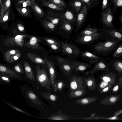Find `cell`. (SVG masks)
<instances>
[{
    "label": "cell",
    "instance_id": "obj_1",
    "mask_svg": "<svg viewBox=\"0 0 122 122\" xmlns=\"http://www.w3.org/2000/svg\"><path fill=\"white\" fill-rule=\"evenodd\" d=\"M61 46V55L66 56L69 60H73L76 59L80 56L82 52L78 47L70 43L62 42Z\"/></svg>",
    "mask_w": 122,
    "mask_h": 122
},
{
    "label": "cell",
    "instance_id": "obj_2",
    "mask_svg": "<svg viewBox=\"0 0 122 122\" xmlns=\"http://www.w3.org/2000/svg\"><path fill=\"white\" fill-rule=\"evenodd\" d=\"M60 71L66 76L69 78L73 70L71 61L58 55L53 56Z\"/></svg>",
    "mask_w": 122,
    "mask_h": 122
},
{
    "label": "cell",
    "instance_id": "obj_3",
    "mask_svg": "<svg viewBox=\"0 0 122 122\" xmlns=\"http://www.w3.org/2000/svg\"><path fill=\"white\" fill-rule=\"evenodd\" d=\"M35 68L36 78L38 83L46 89L50 90L51 85L47 70L41 68L40 65L36 66Z\"/></svg>",
    "mask_w": 122,
    "mask_h": 122
},
{
    "label": "cell",
    "instance_id": "obj_4",
    "mask_svg": "<svg viewBox=\"0 0 122 122\" xmlns=\"http://www.w3.org/2000/svg\"><path fill=\"white\" fill-rule=\"evenodd\" d=\"M104 37V36L102 31L91 35L76 36L74 41L79 45L90 46L96 41Z\"/></svg>",
    "mask_w": 122,
    "mask_h": 122
},
{
    "label": "cell",
    "instance_id": "obj_5",
    "mask_svg": "<svg viewBox=\"0 0 122 122\" xmlns=\"http://www.w3.org/2000/svg\"><path fill=\"white\" fill-rule=\"evenodd\" d=\"M119 42L114 40H108L104 42L99 41L97 43L92 46L95 53H102L112 50Z\"/></svg>",
    "mask_w": 122,
    "mask_h": 122
},
{
    "label": "cell",
    "instance_id": "obj_6",
    "mask_svg": "<svg viewBox=\"0 0 122 122\" xmlns=\"http://www.w3.org/2000/svg\"><path fill=\"white\" fill-rule=\"evenodd\" d=\"M73 30V27L70 23L63 19L61 21L59 27L57 29V31L62 37L69 39L71 37Z\"/></svg>",
    "mask_w": 122,
    "mask_h": 122
},
{
    "label": "cell",
    "instance_id": "obj_7",
    "mask_svg": "<svg viewBox=\"0 0 122 122\" xmlns=\"http://www.w3.org/2000/svg\"><path fill=\"white\" fill-rule=\"evenodd\" d=\"M32 36L27 35H19L15 36L9 37L4 40L3 43L8 46H23V41L25 38H30Z\"/></svg>",
    "mask_w": 122,
    "mask_h": 122
},
{
    "label": "cell",
    "instance_id": "obj_8",
    "mask_svg": "<svg viewBox=\"0 0 122 122\" xmlns=\"http://www.w3.org/2000/svg\"><path fill=\"white\" fill-rule=\"evenodd\" d=\"M102 31L104 37L106 38L117 41L119 43H122V32L116 29L115 27H106Z\"/></svg>",
    "mask_w": 122,
    "mask_h": 122
},
{
    "label": "cell",
    "instance_id": "obj_9",
    "mask_svg": "<svg viewBox=\"0 0 122 122\" xmlns=\"http://www.w3.org/2000/svg\"><path fill=\"white\" fill-rule=\"evenodd\" d=\"M85 79L80 76L73 75L70 79V91L86 89Z\"/></svg>",
    "mask_w": 122,
    "mask_h": 122
},
{
    "label": "cell",
    "instance_id": "obj_10",
    "mask_svg": "<svg viewBox=\"0 0 122 122\" xmlns=\"http://www.w3.org/2000/svg\"><path fill=\"white\" fill-rule=\"evenodd\" d=\"M111 3L107 8L102 12L101 20L105 27H115L113 23V13L112 10Z\"/></svg>",
    "mask_w": 122,
    "mask_h": 122
},
{
    "label": "cell",
    "instance_id": "obj_11",
    "mask_svg": "<svg viewBox=\"0 0 122 122\" xmlns=\"http://www.w3.org/2000/svg\"><path fill=\"white\" fill-rule=\"evenodd\" d=\"M82 60L91 64L96 63L101 59L99 56L87 50L82 52L80 56Z\"/></svg>",
    "mask_w": 122,
    "mask_h": 122
},
{
    "label": "cell",
    "instance_id": "obj_12",
    "mask_svg": "<svg viewBox=\"0 0 122 122\" xmlns=\"http://www.w3.org/2000/svg\"><path fill=\"white\" fill-rule=\"evenodd\" d=\"M45 60L48 70L51 83L52 85L54 81L56 80V77L55 64L53 61L49 60L46 57H45Z\"/></svg>",
    "mask_w": 122,
    "mask_h": 122
},
{
    "label": "cell",
    "instance_id": "obj_13",
    "mask_svg": "<svg viewBox=\"0 0 122 122\" xmlns=\"http://www.w3.org/2000/svg\"><path fill=\"white\" fill-rule=\"evenodd\" d=\"M87 10V7L86 4H84L77 17L76 27L74 31L75 33H76L81 27L86 15Z\"/></svg>",
    "mask_w": 122,
    "mask_h": 122
},
{
    "label": "cell",
    "instance_id": "obj_14",
    "mask_svg": "<svg viewBox=\"0 0 122 122\" xmlns=\"http://www.w3.org/2000/svg\"><path fill=\"white\" fill-rule=\"evenodd\" d=\"M95 63L93 68L86 71V74L92 75L99 71H108V66L104 62L101 61V59Z\"/></svg>",
    "mask_w": 122,
    "mask_h": 122
},
{
    "label": "cell",
    "instance_id": "obj_15",
    "mask_svg": "<svg viewBox=\"0 0 122 122\" xmlns=\"http://www.w3.org/2000/svg\"><path fill=\"white\" fill-rule=\"evenodd\" d=\"M41 41V40L39 38L32 36L28 41L24 43L23 46L27 48L38 50L41 48L39 44Z\"/></svg>",
    "mask_w": 122,
    "mask_h": 122
},
{
    "label": "cell",
    "instance_id": "obj_16",
    "mask_svg": "<svg viewBox=\"0 0 122 122\" xmlns=\"http://www.w3.org/2000/svg\"><path fill=\"white\" fill-rule=\"evenodd\" d=\"M73 70L83 71L92 67L91 64L78 61H71Z\"/></svg>",
    "mask_w": 122,
    "mask_h": 122
},
{
    "label": "cell",
    "instance_id": "obj_17",
    "mask_svg": "<svg viewBox=\"0 0 122 122\" xmlns=\"http://www.w3.org/2000/svg\"><path fill=\"white\" fill-rule=\"evenodd\" d=\"M72 117L62 113L61 111L54 113L46 118L52 120H68L73 119Z\"/></svg>",
    "mask_w": 122,
    "mask_h": 122
},
{
    "label": "cell",
    "instance_id": "obj_18",
    "mask_svg": "<svg viewBox=\"0 0 122 122\" xmlns=\"http://www.w3.org/2000/svg\"><path fill=\"white\" fill-rule=\"evenodd\" d=\"M26 94L29 99L35 105L39 106H42V105L41 101L32 91L28 90L26 91Z\"/></svg>",
    "mask_w": 122,
    "mask_h": 122
},
{
    "label": "cell",
    "instance_id": "obj_19",
    "mask_svg": "<svg viewBox=\"0 0 122 122\" xmlns=\"http://www.w3.org/2000/svg\"><path fill=\"white\" fill-rule=\"evenodd\" d=\"M26 55L31 61L35 64L46 65L45 60L43 59L35 53H28L26 54Z\"/></svg>",
    "mask_w": 122,
    "mask_h": 122
},
{
    "label": "cell",
    "instance_id": "obj_20",
    "mask_svg": "<svg viewBox=\"0 0 122 122\" xmlns=\"http://www.w3.org/2000/svg\"><path fill=\"white\" fill-rule=\"evenodd\" d=\"M86 86L91 91H95L96 89L97 85L94 77L90 76L84 78Z\"/></svg>",
    "mask_w": 122,
    "mask_h": 122
},
{
    "label": "cell",
    "instance_id": "obj_21",
    "mask_svg": "<svg viewBox=\"0 0 122 122\" xmlns=\"http://www.w3.org/2000/svg\"><path fill=\"white\" fill-rule=\"evenodd\" d=\"M98 98L96 97H87L77 100L75 102L79 105L84 106L94 102Z\"/></svg>",
    "mask_w": 122,
    "mask_h": 122
},
{
    "label": "cell",
    "instance_id": "obj_22",
    "mask_svg": "<svg viewBox=\"0 0 122 122\" xmlns=\"http://www.w3.org/2000/svg\"><path fill=\"white\" fill-rule=\"evenodd\" d=\"M23 63L25 71L27 77L31 81H34L36 79V77L30 66L25 61H24Z\"/></svg>",
    "mask_w": 122,
    "mask_h": 122
},
{
    "label": "cell",
    "instance_id": "obj_23",
    "mask_svg": "<svg viewBox=\"0 0 122 122\" xmlns=\"http://www.w3.org/2000/svg\"><path fill=\"white\" fill-rule=\"evenodd\" d=\"M0 71L1 72L8 75L10 76L19 78L20 76L14 71L8 67L3 65H0Z\"/></svg>",
    "mask_w": 122,
    "mask_h": 122
},
{
    "label": "cell",
    "instance_id": "obj_24",
    "mask_svg": "<svg viewBox=\"0 0 122 122\" xmlns=\"http://www.w3.org/2000/svg\"><path fill=\"white\" fill-rule=\"evenodd\" d=\"M120 97L118 96H113L104 98L100 102V103L104 105H109L114 104Z\"/></svg>",
    "mask_w": 122,
    "mask_h": 122
},
{
    "label": "cell",
    "instance_id": "obj_25",
    "mask_svg": "<svg viewBox=\"0 0 122 122\" xmlns=\"http://www.w3.org/2000/svg\"><path fill=\"white\" fill-rule=\"evenodd\" d=\"M100 31L97 28L93 27H89L81 31L77 34L76 36L91 35Z\"/></svg>",
    "mask_w": 122,
    "mask_h": 122
},
{
    "label": "cell",
    "instance_id": "obj_26",
    "mask_svg": "<svg viewBox=\"0 0 122 122\" xmlns=\"http://www.w3.org/2000/svg\"><path fill=\"white\" fill-rule=\"evenodd\" d=\"M52 85V88L54 91L61 92L66 86V84L63 81L58 80H55Z\"/></svg>",
    "mask_w": 122,
    "mask_h": 122
},
{
    "label": "cell",
    "instance_id": "obj_27",
    "mask_svg": "<svg viewBox=\"0 0 122 122\" xmlns=\"http://www.w3.org/2000/svg\"><path fill=\"white\" fill-rule=\"evenodd\" d=\"M100 78L102 81L108 82L113 84L115 83L116 80V77L113 73L104 74L101 76Z\"/></svg>",
    "mask_w": 122,
    "mask_h": 122
},
{
    "label": "cell",
    "instance_id": "obj_28",
    "mask_svg": "<svg viewBox=\"0 0 122 122\" xmlns=\"http://www.w3.org/2000/svg\"><path fill=\"white\" fill-rule=\"evenodd\" d=\"M30 6L36 15L41 18H42L45 16V13L43 11L36 2H33Z\"/></svg>",
    "mask_w": 122,
    "mask_h": 122
},
{
    "label": "cell",
    "instance_id": "obj_29",
    "mask_svg": "<svg viewBox=\"0 0 122 122\" xmlns=\"http://www.w3.org/2000/svg\"><path fill=\"white\" fill-rule=\"evenodd\" d=\"M41 94L45 99L52 102H55L58 98L56 95L53 94L51 92H41Z\"/></svg>",
    "mask_w": 122,
    "mask_h": 122
},
{
    "label": "cell",
    "instance_id": "obj_30",
    "mask_svg": "<svg viewBox=\"0 0 122 122\" xmlns=\"http://www.w3.org/2000/svg\"><path fill=\"white\" fill-rule=\"evenodd\" d=\"M87 92L85 89H81L70 92L69 95L70 97L72 98H78L85 95Z\"/></svg>",
    "mask_w": 122,
    "mask_h": 122
},
{
    "label": "cell",
    "instance_id": "obj_31",
    "mask_svg": "<svg viewBox=\"0 0 122 122\" xmlns=\"http://www.w3.org/2000/svg\"><path fill=\"white\" fill-rule=\"evenodd\" d=\"M42 4L44 6H47L52 9L60 11L64 10L63 8L59 7L47 1L43 0L42 1Z\"/></svg>",
    "mask_w": 122,
    "mask_h": 122
},
{
    "label": "cell",
    "instance_id": "obj_32",
    "mask_svg": "<svg viewBox=\"0 0 122 122\" xmlns=\"http://www.w3.org/2000/svg\"><path fill=\"white\" fill-rule=\"evenodd\" d=\"M42 23L44 26L47 29L52 32L57 31V28L55 25L51 22L47 20H44Z\"/></svg>",
    "mask_w": 122,
    "mask_h": 122
},
{
    "label": "cell",
    "instance_id": "obj_33",
    "mask_svg": "<svg viewBox=\"0 0 122 122\" xmlns=\"http://www.w3.org/2000/svg\"><path fill=\"white\" fill-rule=\"evenodd\" d=\"M112 4L113 6L112 11L113 14H116L118 8L122 7V0H109Z\"/></svg>",
    "mask_w": 122,
    "mask_h": 122
},
{
    "label": "cell",
    "instance_id": "obj_34",
    "mask_svg": "<svg viewBox=\"0 0 122 122\" xmlns=\"http://www.w3.org/2000/svg\"><path fill=\"white\" fill-rule=\"evenodd\" d=\"M33 1L30 0H20L15 3L16 7H26L30 6Z\"/></svg>",
    "mask_w": 122,
    "mask_h": 122
},
{
    "label": "cell",
    "instance_id": "obj_35",
    "mask_svg": "<svg viewBox=\"0 0 122 122\" xmlns=\"http://www.w3.org/2000/svg\"><path fill=\"white\" fill-rule=\"evenodd\" d=\"M64 19L69 21L71 23H74L75 19L74 15L70 11H66L62 15Z\"/></svg>",
    "mask_w": 122,
    "mask_h": 122
},
{
    "label": "cell",
    "instance_id": "obj_36",
    "mask_svg": "<svg viewBox=\"0 0 122 122\" xmlns=\"http://www.w3.org/2000/svg\"><path fill=\"white\" fill-rule=\"evenodd\" d=\"M82 2L80 0H75L71 3V5L74 8L77 14L81 8Z\"/></svg>",
    "mask_w": 122,
    "mask_h": 122
},
{
    "label": "cell",
    "instance_id": "obj_37",
    "mask_svg": "<svg viewBox=\"0 0 122 122\" xmlns=\"http://www.w3.org/2000/svg\"><path fill=\"white\" fill-rule=\"evenodd\" d=\"M20 51L19 50L16 49H11L8 50L4 53V57L7 61L12 56L16 54Z\"/></svg>",
    "mask_w": 122,
    "mask_h": 122
},
{
    "label": "cell",
    "instance_id": "obj_38",
    "mask_svg": "<svg viewBox=\"0 0 122 122\" xmlns=\"http://www.w3.org/2000/svg\"><path fill=\"white\" fill-rule=\"evenodd\" d=\"M16 8L18 12L22 15L27 16L30 15V10L27 8L22 7H16Z\"/></svg>",
    "mask_w": 122,
    "mask_h": 122
},
{
    "label": "cell",
    "instance_id": "obj_39",
    "mask_svg": "<svg viewBox=\"0 0 122 122\" xmlns=\"http://www.w3.org/2000/svg\"><path fill=\"white\" fill-rule=\"evenodd\" d=\"M2 101L4 102L5 103H6L9 106H10V107H12L13 108L19 111H20L22 113H23L28 115H29L34 117H35L34 116H33V115L28 113L27 112L23 110V109H21L18 107H17L14 105L13 104H12L10 103L9 102H8L6 101H3V100H2Z\"/></svg>",
    "mask_w": 122,
    "mask_h": 122
},
{
    "label": "cell",
    "instance_id": "obj_40",
    "mask_svg": "<svg viewBox=\"0 0 122 122\" xmlns=\"http://www.w3.org/2000/svg\"><path fill=\"white\" fill-rule=\"evenodd\" d=\"M113 66L114 68L118 72L122 73V62L120 61H117L114 62Z\"/></svg>",
    "mask_w": 122,
    "mask_h": 122
},
{
    "label": "cell",
    "instance_id": "obj_41",
    "mask_svg": "<svg viewBox=\"0 0 122 122\" xmlns=\"http://www.w3.org/2000/svg\"><path fill=\"white\" fill-rule=\"evenodd\" d=\"M47 1L60 7L65 8L66 7V4L62 0H47Z\"/></svg>",
    "mask_w": 122,
    "mask_h": 122
},
{
    "label": "cell",
    "instance_id": "obj_42",
    "mask_svg": "<svg viewBox=\"0 0 122 122\" xmlns=\"http://www.w3.org/2000/svg\"><path fill=\"white\" fill-rule=\"evenodd\" d=\"M21 55V53L20 51L18 53L10 56L7 61L9 63L14 62L19 59Z\"/></svg>",
    "mask_w": 122,
    "mask_h": 122
},
{
    "label": "cell",
    "instance_id": "obj_43",
    "mask_svg": "<svg viewBox=\"0 0 122 122\" xmlns=\"http://www.w3.org/2000/svg\"><path fill=\"white\" fill-rule=\"evenodd\" d=\"M44 40L48 44H56L57 45H61V44L62 42L59 41L58 39L51 38H44Z\"/></svg>",
    "mask_w": 122,
    "mask_h": 122
},
{
    "label": "cell",
    "instance_id": "obj_44",
    "mask_svg": "<svg viewBox=\"0 0 122 122\" xmlns=\"http://www.w3.org/2000/svg\"><path fill=\"white\" fill-rule=\"evenodd\" d=\"M50 48L53 51L58 53L61 52L62 49V46L61 45H57L56 44H48Z\"/></svg>",
    "mask_w": 122,
    "mask_h": 122
},
{
    "label": "cell",
    "instance_id": "obj_45",
    "mask_svg": "<svg viewBox=\"0 0 122 122\" xmlns=\"http://www.w3.org/2000/svg\"><path fill=\"white\" fill-rule=\"evenodd\" d=\"M111 84H113L110 82L102 81L98 85V88L99 92L103 89Z\"/></svg>",
    "mask_w": 122,
    "mask_h": 122
},
{
    "label": "cell",
    "instance_id": "obj_46",
    "mask_svg": "<svg viewBox=\"0 0 122 122\" xmlns=\"http://www.w3.org/2000/svg\"><path fill=\"white\" fill-rule=\"evenodd\" d=\"M47 18L51 22L55 25H57L58 24L59 22L61 19V18L52 17L49 16H47Z\"/></svg>",
    "mask_w": 122,
    "mask_h": 122
},
{
    "label": "cell",
    "instance_id": "obj_47",
    "mask_svg": "<svg viewBox=\"0 0 122 122\" xmlns=\"http://www.w3.org/2000/svg\"><path fill=\"white\" fill-rule=\"evenodd\" d=\"M122 55V44L120 45L116 49L113 54V56L118 57Z\"/></svg>",
    "mask_w": 122,
    "mask_h": 122
},
{
    "label": "cell",
    "instance_id": "obj_48",
    "mask_svg": "<svg viewBox=\"0 0 122 122\" xmlns=\"http://www.w3.org/2000/svg\"><path fill=\"white\" fill-rule=\"evenodd\" d=\"M14 69L16 72L20 74H23L24 71L21 65L20 64H18L15 66Z\"/></svg>",
    "mask_w": 122,
    "mask_h": 122
},
{
    "label": "cell",
    "instance_id": "obj_49",
    "mask_svg": "<svg viewBox=\"0 0 122 122\" xmlns=\"http://www.w3.org/2000/svg\"><path fill=\"white\" fill-rule=\"evenodd\" d=\"M11 4V0H5L3 1V4L5 12L9 8Z\"/></svg>",
    "mask_w": 122,
    "mask_h": 122
},
{
    "label": "cell",
    "instance_id": "obj_50",
    "mask_svg": "<svg viewBox=\"0 0 122 122\" xmlns=\"http://www.w3.org/2000/svg\"><path fill=\"white\" fill-rule=\"evenodd\" d=\"M0 5V22L1 23H2L3 19L5 15L3 3H1V4Z\"/></svg>",
    "mask_w": 122,
    "mask_h": 122
},
{
    "label": "cell",
    "instance_id": "obj_51",
    "mask_svg": "<svg viewBox=\"0 0 122 122\" xmlns=\"http://www.w3.org/2000/svg\"><path fill=\"white\" fill-rule=\"evenodd\" d=\"M109 0H102V12L105 10L108 6Z\"/></svg>",
    "mask_w": 122,
    "mask_h": 122
},
{
    "label": "cell",
    "instance_id": "obj_52",
    "mask_svg": "<svg viewBox=\"0 0 122 122\" xmlns=\"http://www.w3.org/2000/svg\"><path fill=\"white\" fill-rule=\"evenodd\" d=\"M10 10V8H9L7 11L6 12V13L3 17L2 23L8 20Z\"/></svg>",
    "mask_w": 122,
    "mask_h": 122
},
{
    "label": "cell",
    "instance_id": "obj_53",
    "mask_svg": "<svg viewBox=\"0 0 122 122\" xmlns=\"http://www.w3.org/2000/svg\"><path fill=\"white\" fill-rule=\"evenodd\" d=\"M0 80L1 81H4L8 83L10 81V79L8 77L3 76H0Z\"/></svg>",
    "mask_w": 122,
    "mask_h": 122
},
{
    "label": "cell",
    "instance_id": "obj_54",
    "mask_svg": "<svg viewBox=\"0 0 122 122\" xmlns=\"http://www.w3.org/2000/svg\"><path fill=\"white\" fill-rule=\"evenodd\" d=\"M19 30L21 32H23L25 31V28L24 26L21 24L17 23L16 24Z\"/></svg>",
    "mask_w": 122,
    "mask_h": 122
},
{
    "label": "cell",
    "instance_id": "obj_55",
    "mask_svg": "<svg viewBox=\"0 0 122 122\" xmlns=\"http://www.w3.org/2000/svg\"><path fill=\"white\" fill-rule=\"evenodd\" d=\"M113 84H111L103 89L100 92L101 93H103L107 92Z\"/></svg>",
    "mask_w": 122,
    "mask_h": 122
},
{
    "label": "cell",
    "instance_id": "obj_56",
    "mask_svg": "<svg viewBox=\"0 0 122 122\" xmlns=\"http://www.w3.org/2000/svg\"><path fill=\"white\" fill-rule=\"evenodd\" d=\"M82 2H84L87 4L89 6L91 5V3L92 2V0H80Z\"/></svg>",
    "mask_w": 122,
    "mask_h": 122
},
{
    "label": "cell",
    "instance_id": "obj_57",
    "mask_svg": "<svg viewBox=\"0 0 122 122\" xmlns=\"http://www.w3.org/2000/svg\"><path fill=\"white\" fill-rule=\"evenodd\" d=\"M119 88V85H116L112 89L113 92H117Z\"/></svg>",
    "mask_w": 122,
    "mask_h": 122
},
{
    "label": "cell",
    "instance_id": "obj_58",
    "mask_svg": "<svg viewBox=\"0 0 122 122\" xmlns=\"http://www.w3.org/2000/svg\"><path fill=\"white\" fill-rule=\"evenodd\" d=\"M120 11L121 14L119 16V20L121 23L122 24V9H121Z\"/></svg>",
    "mask_w": 122,
    "mask_h": 122
},
{
    "label": "cell",
    "instance_id": "obj_59",
    "mask_svg": "<svg viewBox=\"0 0 122 122\" xmlns=\"http://www.w3.org/2000/svg\"><path fill=\"white\" fill-rule=\"evenodd\" d=\"M119 84L122 86V76H120L119 78Z\"/></svg>",
    "mask_w": 122,
    "mask_h": 122
},
{
    "label": "cell",
    "instance_id": "obj_60",
    "mask_svg": "<svg viewBox=\"0 0 122 122\" xmlns=\"http://www.w3.org/2000/svg\"><path fill=\"white\" fill-rule=\"evenodd\" d=\"M118 30L119 31L122 32V27Z\"/></svg>",
    "mask_w": 122,
    "mask_h": 122
},
{
    "label": "cell",
    "instance_id": "obj_61",
    "mask_svg": "<svg viewBox=\"0 0 122 122\" xmlns=\"http://www.w3.org/2000/svg\"><path fill=\"white\" fill-rule=\"evenodd\" d=\"M98 0H92V2H96L97 1H98Z\"/></svg>",
    "mask_w": 122,
    "mask_h": 122
},
{
    "label": "cell",
    "instance_id": "obj_62",
    "mask_svg": "<svg viewBox=\"0 0 122 122\" xmlns=\"http://www.w3.org/2000/svg\"><path fill=\"white\" fill-rule=\"evenodd\" d=\"M30 0L32 1L35 2V0Z\"/></svg>",
    "mask_w": 122,
    "mask_h": 122
},
{
    "label": "cell",
    "instance_id": "obj_63",
    "mask_svg": "<svg viewBox=\"0 0 122 122\" xmlns=\"http://www.w3.org/2000/svg\"><path fill=\"white\" fill-rule=\"evenodd\" d=\"M1 3H2L1 0H0V5Z\"/></svg>",
    "mask_w": 122,
    "mask_h": 122
}]
</instances>
